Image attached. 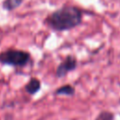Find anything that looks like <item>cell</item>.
Segmentation results:
<instances>
[{"instance_id":"cell-7","label":"cell","mask_w":120,"mask_h":120,"mask_svg":"<svg viewBox=\"0 0 120 120\" xmlns=\"http://www.w3.org/2000/svg\"><path fill=\"white\" fill-rule=\"evenodd\" d=\"M113 119H114V115L111 112L104 111L99 112L95 120H113Z\"/></svg>"},{"instance_id":"cell-2","label":"cell","mask_w":120,"mask_h":120,"mask_svg":"<svg viewBox=\"0 0 120 120\" xmlns=\"http://www.w3.org/2000/svg\"><path fill=\"white\" fill-rule=\"evenodd\" d=\"M31 55L28 52L9 49L0 52V63L12 67H24L30 61Z\"/></svg>"},{"instance_id":"cell-6","label":"cell","mask_w":120,"mask_h":120,"mask_svg":"<svg viewBox=\"0 0 120 120\" xmlns=\"http://www.w3.org/2000/svg\"><path fill=\"white\" fill-rule=\"evenodd\" d=\"M23 0H5L3 2V8L7 10H13L18 8Z\"/></svg>"},{"instance_id":"cell-5","label":"cell","mask_w":120,"mask_h":120,"mask_svg":"<svg viewBox=\"0 0 120 120\" xmlns=\"http://www.w3.org/2000/svg\"><path fill=\"white\" fill-rule=\"evenodd\" d=\"M74 93H75L74 87L71 86V85H69V84L63 85V86L57 88L56 91H55V94L56 95H64V96H68V97L73 96Z\"/></svg>"},{"instance_id":"cell-3","label":"cell","mask_w":120,"mask_h":120,"mask_svg":"<svg viewBox=\"0 0 120 120\" xmlns=\"http://www.w3.org/2000/svg\"><path fill=\"white\" fill-rule=\"evenodd\" d=\"M77 60L72 55H68L57 67L56 68V76L58 78H62L66 76L69 71L74 70L77 68Z\"/></svg>"},{"instance_id":"cell-1","label":"cell","mask_w":120,"mask_h":120,"mask_svg":"<svg viewBox=\"0 0 120 120\" xmlns=\"http://www.w3.org/2000/svg\"><path fill=\"white\" fill-rule=\"evenodd\" d=\"M82 20L80 8L74 6H65L50 14L45 23L54 31H67L78 26Z\"/></svg>"},{"instance_id":"cell-4","label":"cell","mask_w":120,"mask_h":120,"mask_svg":"<svg viewBox=\"0 0 120 120\" xmlns=\"http://www.w3.org/2000/svg\"><path fill=\"white\" fill-rule=\"evenodd\" d=\"M40 87H41L40 81L37 78H31L29 80V82L26 83L24 89H25L26 93H28L29 95H34L39 91Z\"/></svg>"}]
</instances>
